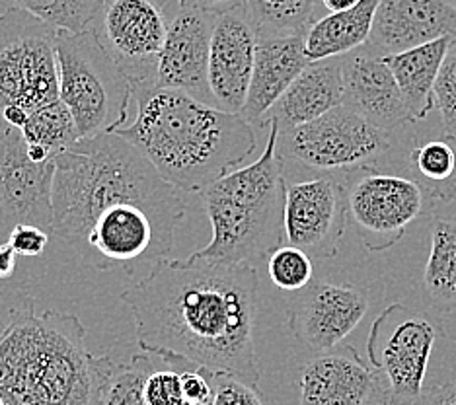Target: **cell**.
Masks as SVG:
<instances>
[{
  "label": "cell",
  "instance_id": "7",
  "mask_svg": "<svg viewBox=\"0 0 456 405\" xmlns=\"http://www.w3.org/2000/svg\"><path fill=\"white\" fill-rule=\"evenodd\" d=\"M396 137L380 131L347 106L300 127L279 131L277 149L318 175H349L362 168H377L394 149Z\"/></svg>",
  "mask_w": 456,
  "mask_h": 405
},
{
  "label": "cell",
  "instance_id": "31",
  "mask_svg": "<svg viewBox=\"0 0 456 405\" xmlns=\"http://www.w3.org/2000/svg\"><path fill=\"white\" fill-rule=\"evenodd\" d=\"M144 400L147 405H191L185 400L182 372L160 359L144 382Z\"/></svg>",
  "mask_w": 456,
  "mask_h": 405
},
{
  "label": "cell",
  "instance_id": "28",
  "mask_svg": "<svg viewBox=\"0 0 456 405\" xmlns=\"http://www.w3.org/2000/svg\"><path fill=\"white\" fill-rule=\"evenodd\" d=\"M28 144H39L57 156L80 141L75 119L61 100H55L29 113L22 129Z\"/></svg>",
  "mask_w": 456,
  "mask_h": 405
},
{
  "label": "cell",
  "instance_id": "24",
  "mask_svg": "<svg viewBox=\"0 0 456 405\" xmlns=\"http://www.w3.org/2000/svg\"><path fill=\"white\" fill-rule=\"evenodd\" d=\"M380 0H361L354 8L318 18L308 28L305 49L310 62L344 57L365 47L372 34Z\"/></svg>",
  "mask_w": 456,
  "mask_h": 405
},
{
  "label": "cell",
  "instance_id": "9",
  "mask_svg": "<svg viewBox=\"0 0 456 405\" xmlns=\"http://www.w3.org/2000/svg\"><path fill=\"white\" fill-rule=\"evenodd\" d=\"M59 31L22 8L0 14V111L28 113L59 100Z\"/></svg>",
  "mask_w": 456,
  "mask_h": 405
},
{
  "label": "cell",
  "instance_id": "1",
  "mask_svg": "<svg viewBox=\"0 0 456 405\" xmlns=\"http://www.w3.org/2000/svg\"><path fill=\"white\" fill-rule=\"evenodd\" d=\"M183 216L178 190L116 133L55 156L51 234L77 246L98 271L133 277L166 259Z\"/></svg>",
  "mask_w": 456,
  "mask_h": 405
},
{
  "label": "cell",
  "instance_id": "14",
  "mask_svg": "<svg viewBox=\"0 0 456 405\" xmlns=\"http://www.w3.org/2000/svg\"><path fill=\"white\" fill-rule=\"evenodd\" d=\"M367 312V290L320 279L293 295L287 310V326L306 347L324 352L339 347Z\"/></svg>",
  "mask_w": 456,
  "mask_h": 405
},
{
  "label": "cell",
  "instance_id": "22",
  "mask_svg": "<svg viewBox=\"0 0 456 405\" xmlns=\"http://www.w3.org/2000/svg\"><path fill=\"white\" fill-rule=\"evenodd\" d=\"M410 141L403 131V175L423 187L433 215L449 209L456 203V137L443 133L416 141L410 134Z\"/></svg>",
  "mask_w": 456,
  "mask_h": 405
},
{
  "label": "cell",
  "instance_id": "33",
  "mask_svg": "<svg viewBox=\"0 0 456 405\" xmlns=\"http://www.w3.org/2000/svg\"><path fill=\"white\" fill-rule=\"evenodd\" d=\"M213 386L211 405H265L260 390L226 372L209 370Z\"/></svg>",
  "mask_w": 456,
  "mask_h": 405
},
{
  "label": "cell",
  "instance_id": "32",
  "mask_svg": "<svg viewBox=\"0 0 456 405\" xmlns=\"http://www.w3.org/2000/svg\"><path fill=\"white\" fill-rule=\"evenodd\" d=\"M435 106L441 116L443 133L456 137V36L452 37L437 86H435Z\"/></svg>",
  "mask_w": 456,
  "mask_h": 405
},
{
  "label": "cell",
  "instance_id": "8",
  "mask_svg": "<svg viewBox=\"0 0 456 405\" xmlns=\"http://www.w3.org/2000/svg\"><path fill=\"white\" fill-rule=\"evenodd\" d=\"M439 337L441 320L394 303L372 321L367 339L369 365L379 372L392 405H413L425 390V374Z\"/></svg>",
  "mask_w": 456,
  "mask_h": 405
},
{
  "label": "cell",
  "instance_id": "41",
  "mask_svg": "<svg viewBox=\"0 0 456 405\" xmlns=\"http://www.w3.org/2000/svg\"><path fill=\"white\" fill-rule=\"evenodd\" d=\"M367 405H392V403H388L387 400H382V398H379V400H372V401H369Z\"/></svg>",
  "mask_w": 456,
  "mask_h": 405
},
{
  "label": "cell",
  "instance_id": "15",
  "mask_svg": "<svg viewBox=\"0 0 456 405\" xmlns=\"http://www.w3.org/2000/svg\"><path fill=\"white\" fill-rule=\"evenodd\" d=\"M219 14L180 8L170 18L168 36L159 57L157 88L183 92L213 106L209 57L213 29Z\"/></svg>",
  "mask_w": 456,
  "mask_h": 405
},
{
  "label": "cell",
  "instance_id": "30",
  "mask_svg": "<svg viewBox=\"0 0 456 405\" xmlns=\"http://www.w3.org/2000/svg\"><path fill=\"white\" fill-rule=\"evenodd\" d=\"M267 273L273 285L287 293H300L314 280L313 257L303 249L283 244L267 257Z\"/></svg>",
  "mask_w": 456,
  "mask_h": 405
},
{
  "label": "cell",
  "instance_id": "17",
  "mask_svg": "<svg viewBox=\"0 0 456 405\" xmlns=\"http://www.w3.org/2000/svg\"><path fill=\"white\" fill-rule=\"evenodd\" d=\"M387 400L379 372L351 345L318 352L300 369L298 405H367Z\"/></svg>",
  "mask_w": 456,
  "mask_h": 405
},
{
  "label": "cell",
  "instance_id": "18",
  "mask_svg": "<svg viewBox=\"0 0 456 405\" xmlns=\"http://www.w3.org/2000/svg\"><path fill=\"white\" fill-rule=\"evenodd\" d=\"M341 70H344V106L357 111L392 137H398L413 125L385 57L361 47L341 57Z\"/></svg>",
  "mask_w": 456,
  "mask_h": 405
},
{
  "label": "cell",
  "instance_id": "6",
  "mask_svg": "<svg viewBox=\"0 0 456 405\" xmlns=\"http://www.w3.org/2000/svg\"><path fill=\"white\" fill-rule=\"evenodd\" d=\"M59 100L75 119L80 139H94L123 129L134 88L94 29L57 37Z\"/></svg>",
  "mask_w": 456,
  "mask_h": 405
},
{
  "label": "cell",
  "instance_id": "25",
  "mask_svg": "<svg viewBox=\"0 0 456 405\" xmlns=\"http://www.w3.org/2000/svg\"><path fill=\"white\" fill-rule=\"evenodd\" d=\"M431 247L423 271V290L437 312L456 310V215L435 213Z\"/></svg>",
  "mask_w": 456,
  "mask_h": 405
},
{
  "label": "cell",
  "instance_id": "34",
  "mask_svg": "<svg viewBox=\"0 0 456 405\" xmlns=\"http://www.w3.org/2000/svg\"><path fill=\"white\" fill-rule=\"evenodd\" d=\"M6 242L12 246L18 257H36L45 252L49 232L34 224H18L10 231Z\"/></svg>",
  "mask_w": 456,
  "mask_h": 405
},
{
  "label": "cell",
  "instance_id": "20",
  "mask_svg": "<svg viewBox=\"0 0 456 405\" xmlns=\"http://www.w3.org/2000/svg\"><path fill=\"white\" fill-rule=\"evenodd\" d=\"M305 37L306 34H289L257 39L250 90L240 111L250 125L264 123L279 98L310 65Z\"/></svg>",
  "mask_w": 456,
  "mask_h": 405
},
{
  "label": "cell",
  "instance_id": "13",
  "mask_svg": "<svg viewBox=\"0 0 456 405\" xmlns=\"http://www.w3.org/2000/svg\"><path fill=\"white\" fill-rule=\"evenodd\" d=\"M55 160L29 158L20 129L0 119V238L18 224H34L51 234Z\"/></svg>",
  "mask_w": 456,
  "mask_h": 405
},
{
  "label": "cell",
  "instance_id": "35",
  "mask_svg": "<svg viewBox=\"0 0 456 405\" xmlns=\"http://www.w3.org/2000/svg\"><path fill=\"white\" fill-rule=\"evenodd\" d=\"M32 300L34 298L29 296L26 290L22 295L12 293V290H10V293H3V290H0V334H3L10 321L14 320L18 312L32 303Z\"/></svg>",
  "mask_w": 456,
  "mask_h": 405
},
{
  "label": "cell",
  "instance_id": "40",
  "mask_svg": "<svg viewBox=\"0 0 456 405\" xmlns=\"http://www.w3.org/2000/svg\"><path fill=\"white\" fill-rule=\"evenodd\" d=\"M162 3H164L166 6H168V8L172 10V12H175V10H180V4L175 3V0H162Z\"/></svg>",
  "mask_w": 456,
  "mask_h": 405
},
{
  "label": "cell",
  "instance_id": "21",
  "mask_svg": "<svg viewBox=\"0 0 456 405\" xmlns=\"http://www.w3.org/2000/svg\"><path fill=\"white\" fill-rule=\"evenodd\" d=\"M339 106H344L341 57L316 61L310 62L279 98L272 111L267 113L264 125L267 121H275L279 131H289L316 121Z\"/></svg>",
  "mask_w": 456,
  "mask_h": 405
},
{
  "label": "cell",
  "instance_id": "2",
  "mask_svg": "<svg viewBox=\"0 0 456 405\" xmlns=\"http://www.w3.org/2000/svg\"><path fill=\"white\" fill-rule=\"evenodd\" d=\"M257 271L250 265H213L190 255L160 259L121 293L131 310L139 349L188 359L260 386L256 360Z\"/></svg>",
  "mask_w": 456,
  "mask_h": 405
},
{
  "label": "cell",
  "instance_id": "5",
  "mask_svg": "<svg viewBox=\"0 0 456 405\" xmlns=\"http://www.w3.org/2000/svg\"><path fill=\"white\" fill-rule=\"evenodd\" d=\"M265 149L201 191L213 236L191 255L213 265H244L269 257L285 244V158L279 154V125L267 121Z\"/></svg>",
  "mask_w": 456,
  "mask_h": 405
},
{
  "label": "cell",
  "instance_id": "4",
  "mask_svg": "<svg viewBox=\"0 0 456 405\" xmlns=\"http://www.w3.org/2000/svg\"><path fill=\"white\" fill-rule=\"evenodd\" d=\"M34 308L32 300L0 334L4 405H103L116 360L90 351L78 316Z\"/></svg>",
  "mask_w": 456,
  "mask_h": 405
},
{
  "label": "cell",
  "instance_id": "10",
  "mask_svg": "<svg viewBox=\"0 0 456 405\" xmlns=\"http://www.w3.org/2000/svg\"><path fill=\"white\" fill-rule=\"evenodd\" d=\"M347 213L369 252H387L406 236L408 226L431 213L428 193L403 174L362 168L346 175Z\"/></svg>",
  "mask_w": 456,
  "mask_h": 405
},
{
  "label": "cell",
  "instance_id": "39",
  "mask_svg": "<svg viewBox=\"0 0 456 405\" xmlns=\"http://www.w3.org/2000/svg\"><path fill=\"white\" fill-rule=\"evenodd\" d=\"M320 3H322V6L330 14H334V12H344V10L357 6L361 0H320Z\"/></svg>",
  "mask_w": 456,
  "mask_h": 405
},
{
  "label": "cell",
  "instance_id": "38",
  "mask_svg": "<svg viewBox=\"0 0 456 405\" xmlns=\"http://www.w3.org/2000/svg\"><path fill=\"white\" fill-rule=\"evenodd\" d=\"M18 254L8 242H0V280H10L16 273Z\"/></svg>",
  "mask_w": 456,
  "mask_h": 405
},
{
  "label": "cell",
  "instance_id": "36",
  "mask_svg": "<svg viewBox=\"0 0 456 405\" xmlns=\"http://www.w3.org/2000/svg\"><path fill=\"white\" fill-rule=\"evenodd\" d=\"M413 405H456V382L435 384L425 388L421 398Z\"/></svg>",
  "mask_w": 456,
  "mask_h": 405
},
{
  "label": "cell",
  "instance_id": "16",
  "mask_svg": "<svg viewBox=\"0 0 456 405\" xmlns=\"http://www.w3.org/2000/svg\"><path fill=\"white\" fill-rule=\"evenodd\" d=\"M257 31L248 16L246 3L219 14L213 29L209 57V88L213 106L240 113L250 90Z\"/></svg>",
  "mask_w": 456,
  "mask_h": 405
},
{
  "label": "cell",
  "instance_id": "27",
  "mask_svg": "<svg viewBox=\"0 0 456 405\" xmlns=\"http://www.w3.org/2000/svg\"><path fill=\"white\" fill-rule=\"evenodd\" d=\"M14 4L61 34H82L94 28L106 0H14Z\"/></svg>",
  "mask_w": 456,
  "mask_h": 405
},
{
  "label": "cell",
  "instance_id": "12",
  "mask_svg": "<svg viewBox=\"0 0 456 405\" xmlns=\"http://www.w3.org/2000/svg\"><path fill=\"white\" fill-rule=\"evenodd\" d=\"M349 221L346 175H314L285 185V244L313 259L339 252Z\"/></svg>",
  "mask_w": 456,
  "mask_h": 405
},
{
  "label": "cell",
  "instance_id": "37",
  "mask_svg": "<svg viewBox=\"0 0 456 405\" xmlns=\"http://www.w3.org/2000/svg\"><path fill=\"white\" fill-rule=\"evenodd\" d=\"M175 3L180 4V8H195L203 10V12L223 14L228 12V10L244 4L246 0H175Z\"/></svg>",
  "mask_w": 456,
  "mask_h": 405
},
{
  "label": "cell",
  "instance_id": "42",
  "mask_svg": "<svg viewBox=\"0 0 456 405\" xmlns=\"http://www.w3.org/2000/svg\"><path fill=\"white\" fill-rule=\"evenodd\" d=\"M444 3H447V4H451V6H454V8H456V0H444Z\"/></svg>",
  "mask_w": 456,
  "mask_h": 405
},
{
  "label": "cell",
  "instance_id": "19",
  "mask_svg": "<svg viewBox=\"0 0 456 405\" xmlns=\"http://www.w3.org/2000/svg\"><path fill=\"white\" fill-rule=\"evenodd\" d=\"M456 36V8L444 0H380L369 44L380 57Z\"/></svg>",
  "mask_w": 456,
  "mask_h": 405
},
{
  "label": "cell",
  "instance_id": "43",
  "mask_svg": "<svg viewBox=\"0 0 456 405\" xmlns=\"http://www.w3.org/2000/svg\"><path fill=\"white\" fill-rule=\"evenodd\" d=\"M0 405H4V400H3V393H0Z\"/></svg>",
  "mask_w": 456,
  "mask_h": 405
},
{
  "label": "cell",
  "instance_id": "3",
  "mask_svg": "<svg viewBox=\"0 0 456 405\" xmlns=\"http://www.w3.org/2000/svg\"><path fill=\"white\" fill-rule=\"evenodd\" d=\"M137 117L116 131L133 144L175 190L201 193L254 154L252 125L188 93L134 90Z\"/></svg>",
  "mask_w": 456,
  "mask_h": 405
},
{
  "label": "cell",
  "instance_id": "26",
  "mask_svg": "<svg viewBox=\"0 0 456 405\" xmlns=\"http://www.w3.org/2000/svg\"><path fill=\"white\" fill-rule=\"evenodd\" d=\"M320 0H246V10L257 36L306 34L316 22Z\"/></svg>",
  "mask_w": 456,
  "mask_h": 405
},
{
  "label": "cell",
  "instance_id": "29",
  "mask_svg": "<svg viewBox=\"0 0 456 405\" xmlns=\"http://www.w3.org/2000/svg\"><path fill=\"white\" fill-rule=\"evenodd\" d=\"M157 362L159 357L142 351L127 362H116L103 388V405H147L144 382Z\"/></svg>",
  "mask_w": 456,
  "mask_h": 405
},
{
  "label": "cell",
  "instance_id": "23",
  "mask_svg": "<svg viewBox=\"0 0 456 405\" xmlns=\"http://www.w3.org/2000/svg\"><path fill=\"white\" fill-rule=\"evenodd\" d=\"M452 37L435 39L431 44L385 57L394 78H396L411 123L428 119L431 109H437L435 106V86H437Z\"/></svg>",
  "mask_w": 456,
  "mask_h": 405
},
{
  "label": "cell",
  "instance_id": "11",
  "mask_svg": "<svg viewBox=\"0 0 456 405\" xmlns=\"http://www.w3.org/2000/svg\"><path fill=\"white\" fill-rule=\"evenodd\" d=\"M172 16L162 0H106L92 28L134 90L157 86L159 57Z\"/></svg>",
  "mask_w": 456,
  "mask_h": 405
}]
</instances>
